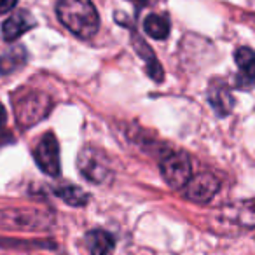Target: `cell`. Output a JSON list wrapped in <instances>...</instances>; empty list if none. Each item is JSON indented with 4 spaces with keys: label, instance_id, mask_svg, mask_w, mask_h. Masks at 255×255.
<instances>
[{
    "label": "cell",
    "instance_id": "14",
    "mask_svg": "<svg viewBox=\"0 0 255 255\" xmlns=\"http://www.w3.org/2000/svg\"><path fill=\"white\" fill-rule=\"evenodd\" d=\"M143 30L149 37L157 40H163L170 35V21L164 16L149 14L143 21Z\"/></svg>",
    "mask_w": 255,
    "mask_h": 255
},
{
    "label": "cell",
    "instance_id": "16",
    "mask_svg": "<svg viewBox=\"0 0 255 255\" xmlns=\"http://www.w3.org/2000/svg\"><path fill=\"white\" fill-rule=\"evenodd\" d=\"M54 194L70 206H84L89 201L88 192L82 191L81 187H75V185H61V187H56L54 189Z\"/></svg>",
    "mask_w": 255,
    "mask_h": 255
},
{
    "label": "cell",
    "instance_id": "6",
    "mask_svg": "<svg viewBox=\"0 0 255 255\" xmlns=\"http://www.w3.org/2000/svg\"><path fill=\"white\" fill-rule=\"evenodd\" d=\"M33 157L35 163L40 170L49 177H58L61 173V163H60V145L54 136V133H46L42 138L39 140L35 150H33Z\"/></svg>",
    "mask_w": 255,
    "mask_h": 255
},
{
    "label": "cell",
    "instance_id": "1",
    "mask_svg": "<svg viewBox=\"0 0 255 255\" xmlns=\"http://www.w3.org/2000/svg\"><path fill=\"white\" fill-rule=\"evenodd\" d=\"M56 14L74 35L91 39L100 28V16L91 0H60Z\"/></svg>",
    "mask_w": 255,
    "mask_h": 255
},
{
    "label": "cell",
    "instance_id": "9",
    "mask_svg": "<svg viewBox=\"0 0 255 255\" xmlns=\"http://www.w3.org/2000/svg\"><path fill=\"white\" fill-rule=\"evenodd\" d=\"M35 26V19L30 14L28 11H18L7 18L2 25V37H4L7 42L19 39L25 32L32 30Z\"/></svg>",
    "mask_w": 255,
    "mask_h": 255
},
{
    "label": "cell",
    "instance_id": "8",
    "mask_svg": "<svg viewBox=\"0 0 255 255\" xmlns=\"http://www.w3.org/2000/svg\"><path fill=\"white\" fill-rule=\"evenodd\" d=\"M234 60L238 65V86L250 89L255 86V53L250 47H240L234 53Z\"/></svg>",
    "mask_w": 255,
    "mask_h": 255
},
{
    "label": "cell",
    "instance_id": "5",
    "mask_svg": "<svg viewBox=\"0 0 255 255\" xmlns=\"http://www.w3.org/2000/svg\"><path fill=\"white\" fill-rule=\"evenodd\" d=\"M161 173L166 184L173 189H182L192 177L191 159L184 152H173L161 161Z\"/></svg>",
    "mask_w": 255,
    "mask_h": 255
},
{
    "label": "cell",
    "instance_id": "20",
    "mask_svg": "<svg viewBox=\"0 0 255 255\" xmlns=\"http://www.w3.org/2000/svg\"><path fill=\"white\" fill-rule=\"evenodd\" d=\"M129 2H135L136 5H145V4H149V0H129Z\"/></svg>",
    "mask_w": 255,
    "mask_h": 255
},
{
    "label": "cell",
    "instance_id": "15",
    "mask_svg": "<svg viewBox=\"0 0 255 255\" xmlns=\"http://www.w3.org/2000/svg\"><path fill=\"white\" fill-rule=\"evenodd\" d=\"M210 103H212V107L219 116H226V114H229L233 110L234 98L227 91V88H219L217 86V88L210 89Z\"/></svg>",
    "mask_w": 255,
    "mask_h": 255
},
{
    "label": "cell",
    "instance_id": "7",
    "mask_svg": "<svg viewBox=\"0 0 255 255\" xmlns=\"http://www.w3.org/2000/svg\"><path fill=\"white\" fill-rule=\"evenodd\" d=\"M185 198L196 203H206L219 192L220 180L213 173H201L192 178L185 185Z\"/></svg>",
    "mask_w": 255,
    "mask_h": 255
},
{
    "label": "cell",
    "instance_id": "10",
    "mask_svg": "<svg viewBox=\"0 0 255 255\" xmlns=\"http://www.w3.org/2000/svg\"><path fill=\"white\" fill-rule=\"evenodd\" d=\"M86 245L91 255H110L116 247V241L110 233L103 229H95L86 234Z\"/></svg>",
    "mask_w": 255,
    "mask_h": 255
},
{
    "label": "cell",
    "instance_id": "18",
    "mask_svg": "<svg viewBox=\"0 0 255 255\" xmlns=\"http://www.w3.org/2000/svg\"><path fill=\"white\" fill-rule=\"evenodd\" d=\"M16 4H18V0H0V14L12 11L16 7Z\"/></svg>",
    "mask_w": 255,
    "mask_h": 255
},
{
    "label": "cell",
    "instance_id": "12",
    "mask_svg": "<svg viewBox=\"0 0 255 255\" xmlns=\"http://www.w3.org/2000/svg\"><path fill=\"white\" fill-rule=\"evenodd\" d=\"M133 44H135V49L136 53L140 54V56L145 60L147 63V72H149V75L154 79V81L161 82L163 81V67H161V63L156 60V56H154V51L149 47V44H145L142 39H140L138 35H133Z\"/></svg>",
    "mask_w": 255,
    "mask_h": 255
},
{
    "label": "cell",
    "instance_id": "19",
    "mask_svg": "<svg viewBox=\"0 0 255 255\" xmlns=\"http://www.w3.org/2000/svg\"><path fill=\"white\" fill-rule=\"evenodd\" d=\"M5 117H7V116H5V109H4V105L0 103V128L5 124Z\"/></svg>",
    "mask_w": 255,
    "mask_h": 255
},
{
    "label": "cell",
    "instance_id": "4",
    "mask_svg": "<svg viewBox=\"0 0 255 255\" xmlns=\"http://www.w3.org/2000/svg\"><path fill=\"white\" fill-rule=\"evenodd\" d=\"M53 102L46 93L40 91H28L16 98L14 103V112L18 124L21 128H30L42 121L44 117L49 114Z\"/></svg>",
    "mask_w": 255,
    "mask_h": 255
},
{
    "label": "cell",
    "instance_id": "17",
    "mask_svg": "<svg viewBox=\"0 0 255 255\" xmlns=\"http://www.w3.org/2000/svg\"><path fill=\"white\" fill-rule=\"evenodd\" d=\"M2 247L11 248H51V241H18V240H0Z\"/></svg>",
    "mask_w": 255,
    "mask_h": 255
},
{
    "label": "cell",
    "instance_id": "3",
    "mask_svg": "<svg viewBox=\"0 0 255 255\" xmlns=\"http://www.w3.org/2000/svg\"><path fill=\"white\" fill-rule=\"evenodd\" d=\"M77 168L86 180L96 185H109L114 178L112 168L105 152L93 145H86L77 156Z\"/></svg>",
    "mask_w": 255,
    "mask_h": 255
},
{
    "label": "cell",
    "instance_id": "11",
    "mask_svg": "<svg viewBox=\"0 0 255 255\" xmlns=\"http://www.w3.org/2000/svg\"><path fill=\"white\" fill-rule=\"evenodd\" d=\"M224 217L240 227L254 229L255 227V199H250V201H245V203H241V205L234 206V208H231L229 213Z\"/></svg>",
    "mask_w": 255,
    "mask_h": 255
},
{
    "label": "cell",
    "instance_id": "13",
    "mask_svg": "<svg viewBox=\"0 0 255 255\" xmlns=\"http://www.w3.org/2000/svg\"><path fill=\"white\" fill-rule=\"evenodd\" d=\"M26 63V51L23 46H14L0 54V75H9Z\"/></svg>",
    "mask_w": 255,
    "mask_h": 255
},
{
    "label": "cell",
    "instance_id": "2",
    "mask_svg": "<svg viewBox=\"0 0 255 255\" xmlns=\"http://www.w3.org/2000/svg\"><path fill=\"white\" fill-rule=\"evenodd\" d=\"M51 212L39 208H11L0 212V226L19 231H46L53 226Z\"/></svg>",
    "mask_w": 255,
    "mask_h": 255
}]
</instances>
